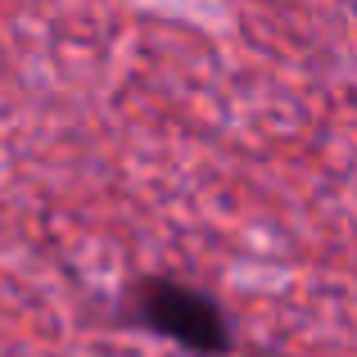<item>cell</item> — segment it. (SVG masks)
<instances>
[{"label": "cell", "instance_id": "obj_1", "mask_svg": "<svg viewBox=\"0 0 357 357\" xmlns=\"http://www.w3.org/2000/svg\"><path fill=\"white\" fill-rule=\"evenodd\" d=\"M122 321L154 340L176 344L190 357H231L236 353V317L213 289L181 276H140L122 294Z\"/></svg>", "mask_w": 357, "mask_h": 357}]
</instances>
